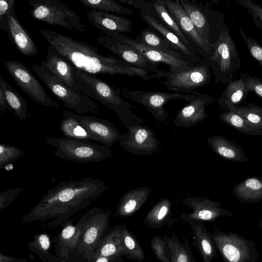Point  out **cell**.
<instances>
[{
	"label": "cell",
	"mask_w": 262,
	"mask_h": 262,
	"mask_svg": "<svg viewBox=\"0 0 262 262\" xmlns=\"http://www.w3.org/2000/svg\"><path fill=\"white\" fill-rule=\"evenodd\" d=\"M260 226L262 227V219H261V221Z\"/></svg>",
	"instance_id": "11a10c76"
},
{
	"label": "cell",
	"mask_w": 262,
	"mask_h": 262,
	"mask_svg": "<svg viewBox=\"0 0 262 262\" xmlns=\"http://www.w3.org/2000/svg\"><path fill=\"white\" fill-rule=\"evenodd\" d=\"M23 191L21 188L9 189L0 192V210L7 207Z\"/></svg>",
	"instance_id": "7dc6e473"
},
{
	"label": "cell",
	"mask_w": 262,
	"mask_h": 262,
	"mask_svg": "<svg viewBox=\"0 0 262 262\" xmlns=\"http://www.w3.org/2000/svg\"><path fill=\"white\" fill-rule=\"evenodd\" d=\"M164 237L171 262H195L187 244L182 243L175 235Z\"/></svg>",
	"instance_id": "d590c367"
},
{
	"label": "cell",
	"mask_w": 262,
	"mask_h": 262,
	"mask_svg": "<svg viewBox=\"0 0 262 262\" xmlns=\"http://www.w3.org/2000/svg\"><path fill=\"white\" fill-rule=\"evenodd\" d=\"M42 62L66 84L79 92L75 79L76 69L67 59L56 51L48 49L46 59Z\"/></svg>",
	"instance_id": "cb8c5ba5"
},
{
	"label": "cell",
	"mask_w": 262,
	"mask_h": 262,
	"mask_svg": "<svg viewBox=\"0 0 262 262\" xmlns=\"http://www.w3.org/2000/svg\"><path fill=\"white\" fill-rule=\"evenodd\" d=\"M244 73H241L238 79L227 83L219 99H215L220 107L227 112L231 106H238L247 97Z\"/></svg>",
	"instance_id": "4316f807"
},
{
	"label": "cell",
	"mask_w": 262,
	"mask_h": 262,
	"mask_svg": "<svg viewBox=\"0 0 262 262\" xmlns=\"http://www.w3.org/2000/svg\"><path fill=\"white\" fill-rule=\"evenodd\" d=\"M111 213L94 207L79 220L81 225L80 239L77 249L84 252V256L92 262L95 251L102 239V236L109 226Z\"/></svg>",
	"instance_id": "9c48e42d"
},
{
	"label": "cell",
	"mask_w": 262,
	"mask_h": 262,
	"mask_svg": "<svg viewBox=\"0 0 262 262\" xmlns=\"http://www.w3.org/2000/svg\"><path fill=\"white\" fill-rule=\"evenodd\" d=\"M150 78H165L163 83L169 90L174 92L196 94L193 90L207 85L211 79L210 68L205 61L196 63L189 70L182 72L161 71L158 75H151Z\"/></svg>",
	"instance_id": "30bf717a"
},
{
	"label": "cell",
	"mask_w": 262,
	"mask_h": 262,
	"mask_svg": "<svg viewBox=\"0 0 262 262\" xmlns=\"http://www.w3.org/2000/svg\"><path fill=\"white\" fill-rule=\"evenodd\" d=\"M121 234L124 256L129 260L143 261L145 255L143 249L134 234L126 228L121 225Z\"/></svg>",
	"instance_id": "8d00e7d4"
},
{
	"label": "cell",
	"mask_w": 262,
	"mask_h": 262,
	"mask_svg": "<svg viewBox=\"0 0 262 262\" xmlns=\"http://www.w3.org/2000/svg\"><path fill=\"white\" fill-rule=\"evenodd\" d=\"M0 28L6 32L11 43L21 54L27 56L38 54L34 40L19 21L14 8L9 14L0 18Z\"/></svg>",
	"instance_id": "e0dca14e"
},
{
	"label": "cell",
	"mask_w": 262,
	"mask_h": 262,
	"mask_svg": "<svg viewBox=\"0 0 262 262\" xmlns=\"http://www.w3.org/2000/svg\"><path fill=\"white\" fill-rule=\"evenodd\" d=\"M210 56L208 66L213 71L215 83L232 81L234 73L241 67V60L227 26L210 48Z\"/></svg>",
	"instance_id": "8992f818"
},
{
	"label": "cell",
	"mask_w": 262,
	"mask_h": 262,
	"mask_svg": "<svg viewBox=\"0 0 262 262\" xmlns=\"http://www.w3.org/2000/svg\"><path fill=\"white\" fill-rule=\"evenodd\" d=\"M182 204L192 209L191 213H183L181 215L182 220L213 222L220 216L232 215L231 212L223 208L220 202L204 197H187L182 201Z\"/></svg>",
	"instance_id": "ac0fdd59"
},
{
	"label": "cell",
	"mask_w": 262,
	"mask_h": 262,
	"mask_svg": "<svg viewBox=\"0 0 262 262\" xmlns=\"http://www.w3.org/2000/svg\"><path fill=\"white\" fill-rule=\"evenodd\" d=\"M74 115L93 137V141L110 148L121 140L122 134L110 121L93 116L78 114Z\"/></svg>",
	"instance_id": "d6986e66"
},
{
	"label": "cell",
	"mask_w": 262,
	"mask_h": 262,
	"mask_svg": "<svg viewBox=\"0 0 262 262\" xmlns=\"http://www.w3.org/2000/svg\"><path fill=\"white\" fill-rule=\"evenodd\" d=\"M39 31L49 44L48 49L57 52L76 70L92 75L121 74L137 76L144 80L150 78L148 71L133 67L111 55H103L97 48L88 42L48 29Z\"/></svg>",
	"instance_id": "7a4b0ae2"
},
{
	"label": "cell",
	"mask_w": 262,
	"mask_h": 262,
	"mask_svg": "<svg viewBox=\"0 0 262 262\" xmlns=\"http://www.w3.org/2000/svg\"><path fill=\"white\" fill-rule=\"evenodd\" d=\"M190 225L195 241V245L202 258L203 262H212L215 256V247L209 233L205 226L200 222L190 219H185Z\"/></svg>",
	"instance_id": "83f0119b"
},
{
	"label": "cell",
	"mask_w": 262,
	"mask_h": 262,
	"mask_svg": "<svg viewBox=\"0 0 262 262\" xmlns=\"http://www.w3.org/2000/svg\"><path fill=\"white\" fill-rule=\"evenodd\" d=\"M212 238L227 262H246L249 258L247 243L238 236L215 232Z\"/></svg>",
	"instance_id": "7402d4cb"
},
{
	"label": "cell",
	"mask_w": 262,
	"mask_h": 262,
	"mask_svg": "<svg viewBox=\"0 0 262 262\" xmlns=\"http://www.w3.org/2000/svg\"><path fill=\"white\" fill-rule=\"evenodd\" d=\"M246 89L249 93L253 92L262 99V79L254 76L244 74Z\"/></svg>",
	"instance_id": "c3c4849f"
},
{
	"label": "cell",
	"mask_w": 262,
	"mask_h": 262,
	"mask_svg": "<svg viewBox=\"0 0 262 262\" xmlns=\"http://www.w3.org/2000/svg\"><path fill=\"white\" fill-rule=\"evenodd\" d=\"M81 225L78 221L75 225L69 223L64 226L59 235L60 246L65 251L77 249L80 237Z\"/></svg>",
	"instance_id": "60d3db41"
},
{
	"label": "cell",
	"mask_w": 262,
	"mask_h": 262,
	"mask_svg": "<svg viewBox=\"0 0 262 262\" xmlns=\"http://www.w3.org/2000/svg\"><path fill=\"white\" fill-rule=\"evenodd\" d=\"M29 5L30 14L37 20L68 30L79 32L84 30L80 16L57 0H31Z\"/></svg>",
	"instance_id": "ba28073f"
},
{
	"label": "cell",
	"mask_w": 262,
	"mask_h": 262,
	"mask_svg": "<svg viewBox=\"0 0 262 262\" xmlns=\"http://www.w3.org/2000/svg\"><path fill=\"white\" fill-rule=\"evenodd\" d=\"M138 14L150 29L164 38L172 50L180 54L192 67L198 62L205 61L195 52L189 49L176 34L160 21L154 10L139 11Z\"/></svg>",
	"instance_id": "2e32d148"
},
{
	"label": "cell",
	"mask_w": 262,
	"mask_h": 262,
	"mask_svg": "<svg viewBox=\"0 0 262 262\" xmlns=\"http://www.w3.org/2000/svg\"><path fill=\"white\" fill-rule=\"evenodd\" d=\"M86 15L89 21L102 33L122 34L133 31L132 23L127 18L92 9Z\"/></svg>",
	"instance_id": "603a6c76"
},
{
	"label": "cell",
	"mask_w": 262,
	"mask_h": 262,
	"mask_svg": "<svg viewBox=\"0 0 262 262\" xmlns=\"http://www.w3.org/2000/svg\"><path fill=\"white\" fill-rule=\"evenodd\" d=\"M213 100L214 98L208 94L199 92L195 97L177 112L173 124L189 128L202 122L208 116L205 112L206 106Z\"/></svg>",
	"instance_id": "44dd1931"
},
{
	"label": "cell",
	"mask_w": 262,
	"mask_h": 262,
	"mask_svg": "<svg viewBox=\"0 0 262 262\" xmlns=\"http://www.w3.org/2000/svg\"><path fill=\"white\" fill-rule=\"evenodd\" d=\"M28 245L30 251L37 253L43 261H46L45 255L49 254L50 247V238L47 234L42 233L36 235L33 241Z\"/></svg>",
	"instance_id": "7bdbcfd3"
},
{
	"label": "cell",
	"mask_w": 262,
	"mask_h": 262,
	"mask_svg": "<svg viewBox=\"0 0 262 262\" xmlns=\"http://www.w3.org/2000/svg\"><path fill=\"white\" fill-rule=\"evenodd\" d=\"M62 114L63 118L60 121L59 126L64 137L93 141V137L75 117L74 113L64 110Z\"/></svg>",
	"instance_id": "d6a6232c"
},
{
	"label": "cell",
	"mask_w": 262,
	"mask_h": 262,
	"mask_svg": "<svg viewBox=\"0 0 262 262\" xmlns=\"http://www.w3.org/2000/svg\"><path fill=\"white\" fill-rule=\"evenodd\" d=\"M118 92L124 97L138 103L145 107L159 122H164L168 117V113L164 106L169 101L181 99L190 101L196 97L197 94H187L174 92L173 93L131 91L126 88L118 89Z\"/></svg>",
	"instance_id": "8fae6325"
},
{
	"label": "cell",
	"mask_w": 262,
	"mask_h": 262,
	"mask_svg": "<svg viewBox=\"0 0 262 262\" xmlns=\"http://www.w3.org/2000/svg\"><path fill=\"white\" fill-rule=\"evenodd\" d=\"M4 65L7 71L21 90L39 104L59 109V104L48 95L41 84L21 62L6 60Z\"/></svg>",
	"instance_id": "7c38bea8"
},
{
	"label": "cell",
	"mask_w": 262,
	"mask_h": 262,
	"mask_svg": "<svg viewBox=\"0 0 262 262\" xmlns=\"http://www.w3.org/2000/svg\"><path fill=\"white\" fill-rule=\"evenodd\" d=\"M96 39L102 47L132 66L152 72L155 75L161 73L158 67V64L147 59L134 48L117 38L114 33L101 32Z\"/></svg>",
	"instance_id": "4fadbf2b"
},
{
	"label": "cell",
	"mask_w": 262,
	"mask_h": 262,
	"mask_svg": "<svg viewBox=\"0 0 262 262\" xmlns=\"http://www.w3.org/2000/svg\"><path fill=\"white\" fill-rule=\"evenodd\" d=\"M32 68L51 92L66 107L80 115L88 112L98 113V106L96 102L83 93L76 91L66 84L42 62L33 65Z\"/></svg>",
	"instance_id": "5b68a950"
},
{
	"label": "cell",
	"mask_w": 262,
	"mask_h": 262,
	"mask_svg": "<svg viewBox=\"0 0 262 262\" xmlns=\"http://www.w3.org/2000/svg\"><path fill=\"white\" fill-rule=\"evenodd\" d=\"M124 126L127 132L122 134L119 143L126 151L134 154L148 155L158 150L160 141L154 130L141 124Z\"/></svg>",
	"instance_id": "9a60e30c"
},
{
	"label": "cell",
	"mask_w": 262,
	"mask_h": 262,
	"mask_svg": "<svg viewBox=\"0 0 262 262\" xmlns=\"http://www.w3.org/2000/svg\"><path fill=\"white\" fill-rule=\"evenodd\" d=\"M150 3L160 21L176 34L189 49L194 52L189 41L183 34L174 19L167 10L164 0H152Z\"/></svg>",
	"instance_id": "836d02e7"
},
{
	"label": "cell",
	"mask_w": 262,
	"mask_h": 262,
	"mask_svg": "<svg viewBox=\"0 0 262 262\" xmlns=\"http://www.w3.org/2000/svg\"><path fill=\"white\" fill-rule=\"evenodd\" d=\"M80 2L92 10L105 13L123 15H129L134 13L131 9L122 6L116 0H80Z\"/></svg>",
	"instance_id": "74e56055"
},
{
	"label": "cell",
	"mask_w": 262,
	"mask_h": 262,
	"mask_svg": "<svg viewBox=\"0 0 262 262\" xmlns=\"http://www.w3.org/2000/svg\"><path fill=\"white\" fill-rule=\"evenodd\" d=\"M24 155L19 148L13 145L1 143L0 144V169L7 164L12 163Z\"/></svg>",
	"instance_id": "b9f144b4"
},
{
	"label": "cell",
	"mask_w": 262,
	"mask_h": 262,
	"mask_svg": "<svg viewBox=\"0 0 262 262\" xmlns=\"http://www.w3.org/2000/svg\"><path fill=\"white\" fill-rule=\"evenodd\" d=\"M119 3L130 5L139 11L154 10L150 2L145 0H116Z\"/></svg>",
	"instance_id": "681fc988"
},
{
	"label": "cell",
	"mask_w": 262,
	"mask_h": 262,
	"mask_svg": "<svg viewBox=\"0 0 262 262\" xmlns=\"http://www.w3.org/2000/svg\"><path fill=\"white\" fill-rule=\"evenodd\" d=\"M0 262H27V259L21 260L14 257L7 256L0 253Z\"/></svg>",
	"instance_id": "db71d44e"
},
{
	"label": "cell",
	"mask_w": 262,
	"mask_h": 262,
	"mask_svg": "<svg viewBox=\"0 0 262 262\" xmlns=\"http://www.w3.org/2000/svg\"><path fill=\"white\" fill-rule=\"evenodd\" d=\"M150 247L155 255L160 262H171L167 251L166 242L164 237L159 235L152 237Z\"/></svg>",
	"instance_id": "ee69618b"
},
{
	"label": "cell",
	"mask_w": 262,
	"mask_h": 262,
	"mask_svg": "<svg viewBox=\"0 0 262 262\" xmlns=\"http://www.w3.org/2000/svg\"><path fill=\"white\" fill-rule=\"evenodd\" d=\"M108 186L102 180L85 178L60 183L49 190L23 219V223L54 220L62 224L98 199Z\"/></svg>",
	"instance_id": "6da1fadb"
},
{
	"label": "cell",
	"mask_w": 262,
	"mask_h": 262,
	"mask_svg": "<svg viewBox=\"0 0 262 262\" xmlns=\"http://www.w3.org/2000/svg\"><path fill=\"white\" fill-rule=\"evenodd\" d=\"M165 6L180 30L187 38L194 52L209 64L210 48L200 34L180 0H164Z\"/></svg>",
	"instance_id": "5bb4252c"
},
{
	"label": "cell",
	"mask_w": 262,
	"mask_h": 262,
	"mask_svg": "<svg viewBox=\"0 0 262 262\" xmlns=\"http://www.w3.org/2000/svg\"><path fill=\"white\" fill-rule=\"evenodd\" d=\"M233 194L244 203L259 202L262 200V178L249 177L237 183L233 189Z\"/></svg>",
	"instance_id": "f546056e"
},
{
	"label": "cell",
	"mask_w": 262,
	"mask_h": 262,
	"mask_svg": "<svg viewBox=\"0 0 262 262\" xmlns=\"http://www.w3.org/2000/svg\"><path fill=\"white\" fill-rule=\"evenodd\" d=\"M14 0H1L0 1V18L9 14L14 8Z\"/></svg>",
	"instance_id": "f907efd6"
},
{
	"label": "cell",
	"mask_w": 262,
	"mask_h": 262,
	"mask_svg": "<svg viewBox=\"0 0 262 262\" xmlns=\"http://www.w3.org/2000/svg\"><path fill=\"white\" fill-rule=\"evenodd\" d=\"M125 260L121 257L114 258L105 256H98L94 258L92 262H123Z\"/></svg>",
	"instance_id": "816d5d0a"
},
{
	"label": "cell",
	"mask_w": 262,
	"mask_h": 262,
	"mask_svg": "<svg viewBox=\"0 0 262 262\" xmlns=\"http://www.w3.org/2000/svg\"><path fill=\"white\" fill-rule=\"evenodd\" d=\"M135 39L148 47L184 59L180 54L172 50L164 38L149 28L142 30Z\"/></svg>",
	"instance_id": "e575fe53"
},
{
	"label": "cell",
	"mask_w": 262,
	"mask_h": 262,
	"mask_svg": "<svg viewBox=\"0 0 262 262\" xmlns=\"http://www.w3.org/2000/svg\"><path fill=\"white\" fill-rule=\"evenodd\" d=\"M0 87L4 92L8 108L16 117L25 120L30 116L27 111L28 104L23 97L7 83L2 76H0Z\"/></svg>",
	"instance_id": "1f68e13d"
},
{
	"label": "cell",
	"mask_w": 262,
	"mask_h": 262,
	"mask_svg": "<svg viewBox=\"0 0 262 262\" xmlns=\"http://www.w3.org/2000/svg\"><path fill=\"white\" fill-rule=\"evenodd\" d=\"M75 82L79 92L114 112L123 125L141 124L143 119L132 111L134 107L125 101L118 90L96 75L75 70Z\"/></svg>",
	"instance_id": "3957f363"
},
{
	"label": "cell",
	"mask_w": 262,
	"mask_h": 262,
	"mask_svg": "<svg viewBox=\"0 0 262 262\" xmlns=\"http://www.w3.org/2000/svg\"><path fill=\"white\" fill-rule=\"evenodd\" d=\"M219 119L241 133L250 136H262L241 115L233 112H225L219 116Z\"/></svg>",
	"instance_id": "f35d334b"
},
{
	"label": "cell",
	"mask_w": 262,
	"mask_h": 262,
	"mask_svg": "<svg viewBox=\"0 0 262 262\" xmlns=\"http://www.w3.org/2000/svg\"><path fill=\"white\" fill-rule=\"evenodd\" d=\"M229 112H233L241 115L262 134V106L249 103L246 106H234Z\"/></svg>",
	"instance_id": "ab89813d"
},
{
	"label": "cell",
	"mask_w": 262,
	"mask_h": 262,
	"mask_svg": "<svg viewBox=\"0 0 262 262\" xmlns=\"http://www.w3.org/2000/svg\"><path fill=\"white\" fill-rule=\"evenodd\" d=\"M121 229V225L116 226L102 238L95 251L94 258L98 256L118 258L124 256Z\"/></svg>",
	"instance_id": "f1b7e54d"
},
{
	"label": "cell",
	"mask_w": 262,
	"mask_h": 262,
	"mask_svg": "<svg viewBox=\"0 0 262 262\" xmlns=\"http://www.w3.org/2000/svg\"><path fill=\"white\" fill-rule=\"evenodd\" d=\"M246 8L253 18L255 25L262 30V7L251 0H236Z\"/></svg>",
	"instance_id": "bcb514c9"
},
{
	"label": "cell",
	"mask_w": 262,
	"mask_h": 262,
	"mask_svg": "<svg viewBox=\"0 0 262 262\" xmlns=\"http://www.w3.org/2000/svg\"><path fill=\"white\" fill-rule=\"evenodd\" d=\"M172 203L167 198L158 201L148 212L144 223L152 228H160L172 222L171 208Z\"/></svg>",
	"instance_id": "4dcf8cb0"
},
{
	"label": "cell",
	"mask_w": 262,
	"mask_h": 262,
	"mask_svg": "<svg viewBox=\"0 0 262 262\" xmlns=\"http://www.w3.org/2000/svg\"><path fill=\"white\" fill-rule=\"evenodd\" d=\"M112 33L124 42L134 48L150 61L157 64H166L169 67V71L171 72H182L192 68L188 62L181 58L148 47L121 33Z\"/></svg>",
	"instance_id": "ffe728a7"
},
{
	"label": "cell",
	"mask_w": 262,
	"mask_h": 262,
	"mask_svg": "<svg viewBox=\"0 0 262 262\" xmlns=\"http://www.w3.org/2000/svg\"><path fill=\"white\" fill-rule=\"evenodd\" d=\"M49 145L56 148L54 155L69 161L77 163L98 162L111 157L110 148L89 140L69 137H45Z\"/></svg>",
	"instance_id": "277c9868"
},
{
	"label": "cell",
	"mask_w": 262,
	"mask_h": 262,
	"mask_svg": "<svg viewBox=\"0 0 262 262\" xmlns=\"http://www.w3.org/2000/svg\"><path fill=\"white\" fill-rule=\"evenodd\" d=\"M239 31L250 54L262 67V45L252 37L247 36L241 29H239Z\"/></svg>",
	"instance_id": "f6af8a7d"
},
{
	"label": "cell",
	"mask_w": 262,
	"mask_h": 262,
	"mask_svg": "<svg viewBox=\"0 0 262 262\" xmlns=\"http://www.w3.org/2000/svg\"><path fill=\"white\" fill-rule=\"evenodd\" d=\"M207 142L212 150L223 159L236 162L248 160L242 147L225 137L214 135L208 138Z\"/></svg>",
	"instance_id": "484cf974"
},
{
	"label": "cell",
	"mask_w": 262,
	"mask_h": 262,
	"mask_svg": "<svg viewBox=\"0 0 262 262\" xmlns=\"http://www.w3.org/2000/svg\"><path fill=\"white\" fill-rule=\"evenodd\" d=\"M150 189L139 187L126 192L119 201L114 217H128L138 211L148 198Z\"/></svg>",
	"instance_id": "d4e9b609"
},
{
	"label": "cell",
	"mask_w": 262,
	"mask_h": 262,
	"mask_svg": "<svg viewBox=\"0 0 262 262\" xmlns=\"http://www.w3.org/2000/svg\"><path fill=\"white\" fill-rule=\"evenodd\" d=\"M181 6L210 48L227 26L224 14L212 9L207 2L180 0Z\"/></svg>",
	"instance_id": "52a82bcc"
},
{
	"label": "cell",
	"mask_w": 262,
	"mask_h": 262,
	"mask_svg": "<svg viewBox=\"0 0 262 262\" xmlns=\"http://www.w3.org/2000/svg\"><path fill=\"white\" fill-rule=\"evenodd\" d=\"M8 106L4 92L1 87H0V111L1 112L5 113L6 109H8Z\"/></svg>",
	"instance_id": "f5cc1de1"
}]
</instances>
